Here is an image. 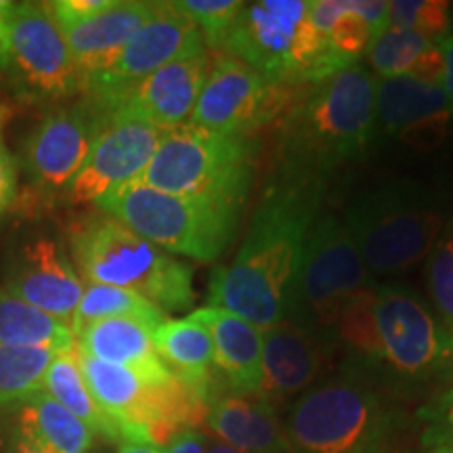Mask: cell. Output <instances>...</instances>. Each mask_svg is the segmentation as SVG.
Here are the masks:
<instances>
[{
    "mask_svg": "<svg viewBox=\"0 0 453 453\" xmlns=\"http://www.w3.org/2000/svg\"><path fill=\"white\" fill-rule=\"evenodd\" d=\"M324 183L277 177L240 250L211 280V304L267 330L286 319Z\"/></svg>",
    "mask_w": 453,
    "mask_h": 453,
    "instance_id": "6da1fadb",
    "label": "cell"
},
{
    "mask_svg": "<svg viewBox=\"0 0 453 453\" xmlns=\"http://www.w3.org/2000/svg\"><path fill=\"white\" fill-rule=\"evenodd\" d=\"M334 338L355 361L403 382L430 380L453 367V344L433 309L401 283H376L357 298Z\"/></svg>",
    "mask_w": 453,
    "mask_h": 453,
    "instance_id": "7a4b0ae2",
    "label": "cell"
},
{
    "mask_svg": "<svg viewBox=\"0 0 453 453\" xmlns=\"http://www.w3.org/2000/svg\"><path fill=\"white\" fill-rule=\"evenodd\" d=\"M376 76L357 64L317 82L304 99L288 111L281 127V179L317 180L355 160L373 137Z\"/></svg>",
    "mask_w": 453,
    "mask_h": 453,
    "instance_id": "3957f363",
    "label": "cell"
},
{
    "mask_svg": "<svg viewBox=\"0 0 453 453\" xmlns=\"http://www.w3.org/2000/svg\"><path fill=\"white\" fill-rule=\"evenodd\" d=\"M72 263L84 283L122 288L154 303L162 313L194 304V269L105 212L70 226Z\"/></svg>",
    "mask_w": 453,
    "mask_h": 453,
    "instance_id": "277c9868",
    "label": "cell"
},
{
    "mask_svg": "<svg viewBox=\"0 0 453 453\" xmlns=\"http://www.w3.org/2000/svg\"><path fill=\"white\" fill-rule=\"evenodd\" d=\"M283 430L290 453H387L395 413L372 384L338 376L300 395Z\"/></svg>",
    "mask_w": 453,
    "mask_h": 453,
    "instance_id": "5b68a950",
    "label": "cell"
},
{
    "mask_svg": "<svg viewBox=\"0 0 453 453\" xmlns=\"http://www.w3.org/2000/svg\"><path fill=\"white\" fill-rule=\"evenodd\" d=\"M174 257L212 263L226 250L235 235L242 208L197 197H183L133 180L95 203Z\"/></svg>",
    "mask_w": 453,
    "mask_h": 453,
    "instance_id": "8992f818",
    "label": "cell"
},
{
    "mask_svg": "<svg viewBox=\"0 0 453 453\" xmlns=\"http://www.w3.org/2000/svg\"><path fill=\"white\" fill-rule=\"evenodd\" d=\"M252 151L248 137L183 124L164 130L139 180L166 194L242 208L252 180Z\"/></svg>",
    "mask_w": 453,
    "mask_h": 453,
    "instance_id": "52a82bcc",
    "label": "cell"
},
{
    "mask_svg": "<svg viewBox=\"0 0 453 453\" xmlns=\"http://www.w3.org/2000/svg\"><path fill=\"white\" fill-rule=\"evenodd\" d=\"M344 225L365 269L395 275L428 257L445 231V214L420 185L396 180L359 197Z\"/></svg>",
    "mask_w": 453,
    "mask_h": 453,
    "instance_id": "ba28073f",
    "label": "cell"
},
{
    "mask_svg": "<svg viewBox=\"0 0 453 453\" xmlns=\"http://www.w3.org/2000/svg\"><path fill=\"white\" fill-rule=\"evenodd\" d=\"M373 286L347 225L324 217L309 231L286 319L334 338L340 317Z\"/></svg>",
    "mask_w": 453,
    "mask_h": 453,
    "instance_id": "9c48e42d",
    "label": "cell"
},
{
    "mask_svg": "<svg viewBox=\"0 0 453 453\" xmlns=\"http://www.w3.org/2000/svg\"><path fill=\"white\" fill-rule=\"evenodd\" d=\"M19 97L59 104L82 88L64 32L47 3H9L4 72Z\"/></svg>",
    "mask_w": 453,
    "mask_h": 453,
    "instance_id": "30bf717a",
    "label": "cell"
},
{
    "mask_svg": "<svg viewBox=\"0 0 453 453\" xmlns=\"http://www.w3.org/2000/svg\"><path fill=\"white\" fill-rule=\"evenodd\" d=\"M311 0H258L243 3L220 50L242 61L267 81L298 84L300 34Z\"/></svg>",
    "mask_w": 453,
    "mask_h": 453,
    "instance_id": "8fae6325",
    "label": "cell"
},
{
    "mask_svg": "<svg viewBox=\"0 0 453 453\" xmlns=\"http://www.w3.org/2000/svg\"><path fill=\"white\" fill-rule=\"evenodd\" d=\"M283 88L286 87L267 81L234 57H219L211 65L187 124L246 137L250 130L273 120L275 113L286 105Z\"/></svg>",
    "mask_w": 453,
    "mask_h": 453,
    "instance_id": "7c38bea8",
    "label": "cell"
},
{
    "mask_svg": "<svg viewBox=\"0 0 453 453\" xmlns=\"http://www.w3.org/2000/svg\"><path fill=\"white\" fill-rule=\"evenodd\" d=\"M206 49L200 30L174 3H156V11L134 34L113 64L84 84L97 105L160 70L170 61Z\"/></svg>",
    "mask_w": 453,
    "mask_h": 453,
    "instance_id": "4fadbf2b",
    "label": "cell"
},
{
    "mask_svg": "<svg viewBox=\"0 0 453 453\" xmlns=\"http://www.w3.org/2000/svg\"><path fill=\"white\" fill-rule=\"evenodd\" d=\"M104 113V111H101ZM164 130L134 118L104 113L97 137L67 197L73 203H97L122 185L139 180L160 143Z\"/></svg>",
    "mask_w": 453,
    "mask_h": 453,
    "instance_id": "5bb4252c",
    "label": "cell"
},
{
    "mask_svg": "<svg viewBox=\"0 0 453 453\" xmlns=\"http://www.w3.org/2000/svg\"><path fill=\"white\" fill-rule=\"evenodd\" d=\"M104 113L97 105H72L47 113L24 145V166L47 194L70 191L87 162Z\"/></svg>",
    "mask_w": 453,
    "mask_h": 453,
    "instance_id": "9a60e30c",
    "label": "cell"
},
{
    "mask_svg": "<svg viewBox=\"0 0 453 453\" xmlns=\"http://www.w3.org/2000/svg\"><path fill=\"white\" fill-rule=\"evenodd\" d=\"M208 72H211L208 49L194 50L170 61L97 107L104 113L134 118L160 130L183 127L196 110Z\"/></svg>",
    "mask_w": 453,
    "mask_h": 453,
    "instance_id": "2e32d148",
    "label": "cell"
},
{
    "mask_svg": "<svg viewBox=\"0 0 453 453\" xmlns=\"http://www.w3.org/2000/svg\"><path fill=\"white\" fill-rule=\"evenodd\" d=\"M4 290L42 313L72 321L84 281L59 242L36 235L17 246L9 257Z\"/></svg>",
    "mask_w": 453,
    "mask_h": 453,
    "instance_id": "e0dca14e",
    "label": "cell"
},
{
    "mask_svg": "<svg viewBox=\"0 0 453 453\" xmlns=\"http://www.w3.org/2000/svg\"><path fill=\"white\" fill-rule=\"evenodd\" d=\"M430 150L449 137L453 107L441 84L416 78H376V122L373 133Z\"/></svg>",
    "mask_w": 453,
    "mask_h": 453,
    "instance_id": "ac0fdd59",
    "label": "cell"
},
{
    "mask_svg": "<svg viewBox=\"0 0 453 453\" xmlns=\"http://www.w3.org/2000/svg\"><path fill=\"white\" fill-rule=\"evenodd\" d=\"M332 342L336 340L292 319L263 330V388L258 396L273 403L307 393L324 370Z\"/></svg>",
    "mask_w": 453,
    "mask_h": 453,
    "instance_id": "d6986e66",
    "label": "cell"
},
{
    "mask_svg": "<svg viewBox=\"0 0 453 453\" xmlns=\"http://www.w3.org/2000/svg\"><path fill=\"white\" fill-rule=\"evenodd\" d=\"M154 11L156 3L116 0L104 13L78 24L59 26L82 87L120 57L124 47L133 41L134 34L145 26Z\"/></svg>",
    "mask_w": 453,
    "mask_h": 453,
    "instance_id": "ffe728a7",
    "label": "cell"
},
{
    "mask_svg": "<svg viewBox=\"0 0 453 453\" xmlns=\"http://www.w3.org/2000/svg\"><path fill=\"white\" fill-rule=\"evenodd\" d=\"M211 332L214 367L235 395H260L263 388V330L217 307L191 313Z\"/></svg>",
    "mask_w": 453,
    "mask_h": 453,
    "instance_id": "44dd1931",
    "label": "cell"
},
{
    "mask_svg": "<svg viewBox=\"0 0 453 453\" xmlns=\"http://www.w3.org/2000/svg\"><path fill=\"white\" fill-rule=\"evenodd\" d=\"M208 428L219 441L246 453H290L273 403L258 395L214 393L206 405Z\"/></svg>",
    "mask_w": 453,
    "mask_h": 453,
    "instance_id": "7402d4cb",
    "label": "cell"
},
{
    "mask_svg": "<svg viewBox=\"0 0 453 453\" xmlns=\"http://www.w3.org/2000/svg\"><path fill=\"white\" fill-rule=\"evenodd\" d=\"M157 326L137 317H118L84 327L76 334V349L104 364L127 367L154 382L173 380L154 347Z\"/></svg>",
    "mask_w": 453,
    "mask_h": 453,
    "instance_id": "603a6c76",
    "label": "cell"
},
{
    "mask_svg": "<svg viewBox=\"0 0 453 453\" xmlns=\"http://www.w3.org/2000/svg\"><path fill=\"white\" fill-rule=\"evenodd\" d=\"M154 347L162 364L183 387L208 405L214 388V347L211 332L194 315L164 319L154 330Z\"/></svg>",
    "mask_w": 453,
    "mask_h": 453,
    "instance_id": "cb8c5ba5",
    "label": "cell"
},
{
    "mask_svg": "<svg viewBox=\"0 0 453 453\" xmlns=\"http://www.w3.org/2000/svg\"><path fill=\"white\" fill-rule=\"evenodd\" d=\"M370 72L376 78H416L441 84L443 53L441 42L407 27H387L365 50Z\"/></svg>",
    "mask_w": 453,
    "mask_h": 453,
    "instance_id": "d4e9b609",
    "label": "cell"
},
{
    "mask_svg": "<svg viewBox=\"0 0 453 453\" xmlns=\"http://www.w3.org/2000/svg\"><path fill=\"white\" fill-rule=\"evenodd\" d=\"M21 405L19 437L36 449L42 453H88L93 447V430L44 390Z\"/></svg>",
    "mask_w": 453,
    "mask_h": 453,
    "instance_id": "484cf974",
    "label": "cell"
},
{
    "mask_svg": "<svg viewBox=\"0 0 453 453\" xmlns=\"http://www.w3.org/2000/svg\"><path fill=\"white\" fill-rule=\"evenodd\" d=\"M0 347L70 353L76 349V336L70 321L42 313L0 288Z\"/></svg>",
    "mask_w": 453,
    "mask_h": 453,
    "instance_id": "4316f807",
    "label": "cell"
},
{
    "mask_svg": "<svg viewBox=\"0 0 453 453\" xmlns=\"http://www.w3.org/2000/svg\"><path fill=\"white\" fill-rule=\"evenodd\" d=\"M44 393L53 396L57 403L64 405L78 420L87 424L93 434H101L113 443H124L120 426L101 410L88 390L81 364H78L76 349L53 357L47 373H44Z\"/></svg>",
    "mask_w": 453,
    "mask_h": 453,
    "instance_id": "83f0119b",
    "label": "cell"
},
{
    "mask_svg": "<svg viewBox=\"0 0 453 453\" xmlns=\"http://www.w3.org/2000/svg\"><path fill=\"white\" fill-rule=\"evenodd\" d=\"M118 317H137V319L160 326L166 319V313H162L154 303L134 292L113 286H101V283H84L82 298L73 311L70 326L73 336H76L90 324L118 319Z\"/></svg>",
    "mask_w": 453,
    "mask_h": 453,
    "instance_id": "f1b7e54d",
    "label": "cell"
},
{
    "mask_svg": "<svg viewBox=\"0 0 453 453\" xmlns=\"http://www.w3.org/2000/svg\"><path fill=\"white\" fill-rule=\"evenodd\" d=\"M55 355L59 353L49 349L0 347V407L26 403L44 390V373Z\"/></svg>",
    "mask_w": 453,
    "mask_h": 453,
    "instance_id": "f546056e",
    "label": "cell"
},
{
    "mask_svg": "<svg viewBox=\"0 0 453 453\" xmlns=\"http://www.w3.org/2000/svg\"><path fill=\"white\" fill-rule=\"evenodd\" d=\"M426 258V280L433 313L453 344V229L441 234Z\"/></svg>",
    "mask_w": 453,
    "mask_h": 453,
    "instance_id": "4dcf8cb0",
    "label": "cell"
},
{
    "mask_svg": "<svg viewBox=\"0 0 453 453\" xmlns=\"http://www.w3.org/2000/svg\"><path fill=\"white\" fill-rule=\"evenodd\" d=\"M388 27H407L443 41L451 34L449 3L441 0H393L388 3Z\"/></svg>",
    "mask_w": 453,
    "mask_h": 453,
    "instance_id": "1f68e13d",
    "label": "cell"
},
{
    "mask_svg": "<svg viewBox=\"0 0 453 453\" xmlns=\"http://www.w3.org/2000/svg\"><path fill=\"white\" fill-rule=\"evenodd\" d=\"M174 7L189 17L200 30L203 44L220 50L225 36L243 7L240 0H180Z\"/></svg>",
    "mask_w": 453,
    "mask_h": 453,
    "instance_id": "d6a6232c",
    "label": "cell"
},
{
    "mask_svg": "<svg viewBox=\"0 0 453 453\" xmlns=\"http://www.w3.org/2000/svg\"><path fill=\"white\" fill-rule=\"evenodd\" d=\"M422 447L453 445V387L422 407Z\"/></svg>",
    "mask_w": 453,
    "mask_h": 453,
    "instance_id": "836d02e7",
    "label": "cell"
},
{
    "mask_svg": "<svg viewBox=\"0 0 453 453\" xmlns=\"http://www.w3.org/2000/svg\"><path fill=\"white\" fill-rule=\"evenodd\" d=\"M17 196V170L15 160L11 156L9 147L4 145L0 137V214H4L11 208Z\"/></svg>",
    "mask_w": 453,
    "mask_h": 453,
    "instance_id": "e575fe53",
    "label": "cell"
},
{
    "mask_svg": "<svg viewBox=\"0 0 453 453\" xmlns=\"http://www.w3.org/2000/svg\"><path fill=\"white\" fill-rule=\"evenodd\" d=\"M164 453H206V437L194 428L180 430L177 437H173Z\"/></svg>",
    "mask_w": 453,
    "mask_h": 453,
    "instance_id": "d590c367",
    "label": "cell"
},
{
    "mask_svg": "<svg viewBox=\"0 0 453 453\" xmlns=\"http://www.w3.org/2000/svg\"><path fill=\"white\" fill-rule=\"evenodd\" d=\"M441 53H443V78H441V88L449 99L453 107V32L441 41Z\"/></svg>",
    "mask_w": 453,
    "mask_h": 453,
    "instance_id": "8d00e7d4",
    "label": "cell"
},
{
    "mask_svg": "<svg viewBox=\"0 0 453 453\" xmlns=\"http://www.w3.org/2000/svg\"><path fill=\"white\" fill-rule=\"evenodd\" d=\"M7 0H0V72H4L7 64Z\"/></svg>",
    "mask_w": 453,
    "mask_h": 453,
    "instance_id": "74e56055",
    "label": "cell"
},
{
    "mask_svg": "<svg viewBox=\"0 0 453 453\" xmlns=\"http://www.w3.org/2000/svg\"><path fill=\"white\" fill-rule=\"evenodd\" d=\"M118 453H164V447L156 443H139V441H124Z\"/></svg>",
    "mask_w": 453,
    "mask_h": 453,
    "instance_id": "f35d334b",
    "label": "cell"
},
{
    "mask_svg": "<svg viewBox=\"0 0 453 453\" xmlns=\"http://www.w3.org/2000/svg\"><path fill=\"white\" fill-rule=\"evenodd\" d=\"M206 443H208L206 453H246V451L235 449V447L223 443V441H219V439H211V441L206 439Z\"/></svg>",
    "mask_w": 453,
    "mask_h": 453,
    "instance_id": "ab89813d",
    "label": "cell"
},
{
    "mask_svg": "<svg viewBox=\"0 0 453 453\" xmlns=\"http://www.w3.org/2000/svg\"><path fill=\"white\" fill-rule=\"evenodd\" d=\"M13 453H42L41 449H36L32 443H27L26 439H17V443L13 447Z\"/></svg>",
    "mask_w": 453,
    "mask_h": 453,
    "instance_id": "60d3db41",
    "label": "cell"
},
{
    "mask_svg": "<svg viewBox=\"0 0 453 453\" xmlns=\"http://www.w3.org/2000/svg\"><path fill=\"white\" fill-rule=\"evenodd\" d=\"M422 453H453V445H437V447H424Z\"/></svg>",
    "mask_w": 453,
    "mask_h": 453,
    "instance_id": "b9f144b4",
    "label": "cell"
}]
</instances>
